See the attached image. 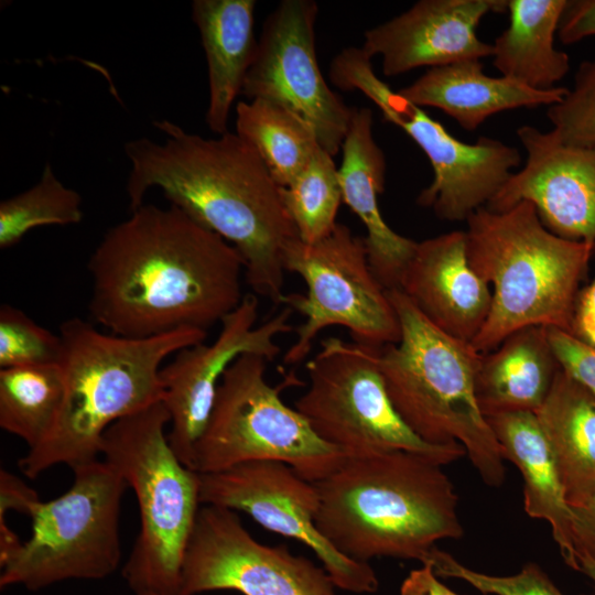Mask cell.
Wrapping results in <instances>:
<instances>
[{
  "label": "cell",
  "instance_id": "cell-1",
  "mask_svg": "<svg viewBox=\"0 0 595 595\" xmlns=\"http://www.w3.org/2000/svg\"><path fill=\"white\" fill-rule=\"evenodd\" d=\"M130 213L87 263L95 322L136 339L207 332L240 304L245 266L234 246L172 204Z\"/></svg>",
  "mask_w": 595,
  "mask_h": 595
},
{
  "label": "cell",
  "instance_id": "cell-2",
  "mask_svg": "<svg viewBox=\"0 0 595 595\" xmlns=\"http://www.w3.org/2000/svg\"><path fill=\"white\" fill-rule=\"evenodd\" d=\"M153 126L163 142L131 140L126 193L129 210L151 188L216 232L244 260L245 278L259 295L281 304L284 250L298 238L275 183L256 150L236 132L204 138L163 119Z\"/></svg>",
  "mask_w": 595,
  "mask_h": 595
},
{
  "label": "cell",
  "instance_id": "cell-3",
  "mask_svg": "<svg viewBox=\"0 0 595 595\" xmlns=\"http://www.w3.org/2000/svg\"><path fill=\"white\" fill-rule=\"evenodd\" d=\"M314 484L318 531L358 562L397 558L422 563L437 541L464 533L458 497L442 465L414 453L346 456Z\"/></svg>",
  "mask_w": 595,
  "mask_h": 595
},
{
  "label": "cell",
  "instance_id": "cell-4",
  "mask_svg": "<svg viewBox=\"0 0 595 595\" xmlns=\"http://www.w3.org/2000/svg\"><path fill=\"white\" fill-rule=\"evenodd\" d=\"M206 335L185 328L136 339L100 332L79 317L64 321L63 403L46 439L20 458L21 472L33 479L57 464L74 468L98 459L110 425L163 400V361Z\"/></svg>",
  "mask_w": 595,
  "mask_h": 595
},
{
  "label": "cell",
  "instance_id": "cell-5",
  "mask_svg": "<svg viewBox=\"0 0 595 595\" xmlns=\"http://www.w3.org/2000/svg\"><path fill=\"white\" fill-rule=\"evenodd\" d=\"M466 221L468 263L491 290L489 314L472 346L490 351L529 326L569 332L595 244L554 235L528 201L504 212L484 206Z\"/></svg>",
  "mask_w": 595,
  "mask_h": 595
},
{
  "label": "cell",
  "instance_id": "cell-6",
  "mask_svg": "<svg viewBox=\"0 0 595 595\" xmlns=\"http://www.w3.org/2000/svg\"><path fill=\"white\" fill-rule=\"evenodd\" d=\"M388 295L400 339L380 349L379 368L396 411L426 443H459L483 482L501 486L504 451L475 394L480 353L435 326L401 290Z\"/></svg>",
  "mask_w": 595,
  "mask_h": 595
},
{
  "label": "cell",
  "instance_id": "cell-7",
  "mask_svg": "<svg viewBox=\"0 0 595 595\" xmlns=\"http://www.w3.org/2000/svg\"><path fill=\"white\" fill-rule=\"evenodd\" d=\"M163 401L118 420L102 435L100 455L137 498L140 531L122 567L134 594L178 595L181 567L198 513V473L172 450Z\"/></svg>",
  "mask_w": 595,
  "mask_h": 595
},
{
  "label": "cell",
  "instance_id": "cell-8",
  "mask_svg": "<svg viewBox=\"0 0 595 595\" xmlns=\"http://www.w3.org/2000/svg\"><path fill=\"white\" fill-rule=\"evenodd\" d=\"M268 360L238 357L225 371L206 428L195 445L193 470L216 473L239 464L274 461L316 483L346 458L322 440L307 420L286 405L282 389L266 378Z\"/></svg>",
  "mask_w": 595,
  "mask_h": 595
},
{
  "label": "cell",
  "instance_id": "cell-9",
  "mask_svg": "<svg viewBox=\"0 0 595 595\" xmlns=\"http://www.w3.org/2000/svg\"><path fill=\"white\" fill-rule=\"evenodd\" d=\"M72 469L67 491L33 507L30 539L1 564V588L37 591L67 580H102L118 569L127 483L104 459Z\"/></svg>",
  "mask_w": 595,
  "mask_h": 595
},
{
  "label": "cell",
  "instance_id": "cell-10",
  "mask_svg": "<svg viewBox=\"0 0 595 595\" xmlns=\"http://www.w3.org/2000/svg\"><path fill=\"white\" fill-rule=\"evenodd\" d=\"M381 348L329 336L306 363L309 386L294 408L346 456L405 451L440 465L466 454L459 443L420 439L396 411L379 368Z\"/></svg>",
  "mask_w": 595,
  "mask_h": 595
},
{
  "label": "cell",
  "instance_id": "cell-11",
  "mask_svg": "<svg viewBox=\"0 0 595 595\" xmlns=\"http://www.w3.org/2000/svg\"><path fill=\"white\" fill-rule=\"evenodd\" d=\"M332 84L359 90L380 110L386 121L401 128L424 152L433 170L432 183L416 202L444 220H467L486 206L521 163L519 151L499 140L480 137L465 143L421 107L392 90L375 73L361 47H346L331 62Z\"/></svg>",
  "mask_w": 595,
  "mask_h": 595
},
{
  "label": "cell",
  "instance_id": "cell-12",
  "mask_svg": "<svg viewBox=\"0 0 595 595\" xmlns=\"http://www.w3.org/2000/svg\"><path fill=\"white\" fill-rule=\"evenodd\" d=\"M284 270L298 274L306 293H288L281 304L304 317L283 361L295 365L310 354L326 327L343 326L354 342L382 348L400 339V323L388 290L374 273L364 237L344 224L315 244L299 237L284 250Z\"/></svg>",
  "mask_w": 595,
  "mask_h": 595
},
{
  "label": "cell",
  "instance_id": "cell-13",
  "mask_svg": "<svg viewBox=\"0 0 595 595\" xmlns=\"http://www.w3.org/2000/svg\"><path fill=\"white\" fill-rule=\"evenodd\" d=\"M323 567L284 544L258 542L230 509L199 508L184 553L178 595L236 591L242 595H337Z\"/></svg>",
  "mask_w": 595,
  "mask_h": 595
},
{
  "label": "cell",
  "instance_id": "cell-14",
  "mask_svg": "<svg viewBox=\"0 0 595 595\" xmlns=\"http://www.w3.org/2000/svg\"><path fill=\"white\" fill-rule=\"evenodd\" d=\"M312 0H283L267 17L241 95L292 111L315 132L320 145L336 155L353 115L323 77L316 56Z\"/></svg>",
  "mask_w": 595,
  "mask_h": 595
},
{
  "label": "cell",
  "instance_id": "cell-15",
  "mask_svg": "<svg viewBox=\"0 0 595 595\" xmlns=\"http://www.w3.org/2000/svg\"><path fill=\"white\" fill-rule=\"evenodd\" d=\"M198 484L201 504L244 511L264 529L307 545L337 588L355 594L378 591L375 570L342 554L318 531L317 488L291 466L274 461L248 462L216 473H198Z\"/></svg>",
  "mask_w": 595,
  "mask_h": 595
},
{
  "label": "cell",
  "instance_id": "cell-16",
  "mask_svg": "<svg viewBox=\"0 0 595 595\" xmlns=\"http://www.w3.org/2000/svg\"><path fill=\"white\" fill-rule=\"evenodd\" d=\"M258 307V298L245 294L220 322L214 342L187 346L161 368L162 401L170 414L167 440L178 459L192 470L195 445L209 420L225 371L247 354L273 360L281 351L277 337L293 329L290 307L256 325Z\"/></svg>",
  "mask_w": 595,
  "mask_h": 595
},
{
  "label": "cell",
  "instance_id": "cell-17",
  "mask_svg": "<svg viewBox=\"0 0 595 595\" xmlns=\"http://www.w3.org/2000/svg\"><path fill=\"white\" fill-rule=\"evenodd\" d=\"M517 136L527 161L486 207L504 212L528 201L554 235L595 244V148L565 143L532 126L518 128Z\"/></svg>",
  "mask_w": 595,
  "mask_h": 595
},
{
  "label": "cell",
  "instance_id": "cell-18",
  "mask_svg": "<svg viewBox=\"0 0 595 595\" xmlns=\"http://www.w3.org/2000/svg\"><path fill=\"white\" fill-rule=\"evenodd\" d=\"M489 12H507V0H421L409 10L365 31L363 51L381 57L386 76L493 55L477 36Z\"/></svg>",
  "mask_w": 595,
  "mask_h": 595
},
{
  "label": "cell",
  "instance_id": "cell-19",
  "mask_svg": "<svg viewBox=\"0 0 595 595\" xmlns=\"http://www.w3.org/2000/svg\"><path fill=\"white\" fill-rule=\"evenodd\" d=\"M398 289L435 326L470 344L491 306L490 286L470 268L462 230L418 241Z\"/></svg>",
  "mask_w": 595,
  "mask_h": 595
},
{
  "label": "cell",
  "instance_id": "cell-20",
  "mask_svg": "<svg viewBox=\"0 0 595 595\" xmlns=\"http://www.w3.org/2000/svg\"><path fill=\"white\" fill-rule=\"evenodd\" d=\"M338 169L343 203L361 220L370 267L386 290L398 289L418 241L399 235L383 220L378 195L386 184V158L372 136V112L353 107V115L342 145Z\"/></svg>",
  "mask_w": 595,
  "mask_h": 595
},
{
  "label": "cell",
  "instance_id": "cell-21",
  "mask_svg": "<svg viewBox=\"0 0 595 595\" xmlns=\"http://www.w3.org/2000/svg\"><path fill=\"white\" fill-rule=\"evenodd\" d=\"M558 86L537 90L505 76L484 73L479 60L429 68L399 93L419 107H435L463 129L476 130L491 115L520 107L552 106L566 94Z\"/></svg>",
  "mask_w": 595,
  "mask_h": 595
},
{
  "label": "cell",
  "instance_id": "cell-22",
  "mask_svg": "<svg viewBox=\"0 0 595 595\" xmlns=\"http://www.w3.org/2000/svg\"><path fill=\"white\" fill-rule=\"evenodd\" d=\"M255 0H194L192 19L201 35L208 74L205 121L228 132L229 113L255 58Z\"/></svg>",
  "mask_w": 595,
  "mask_h": 595
},
{
  "label": "cell",
  "instance_id": "cell-23",
  "mask_svg": "<svg viewBox=\"0 0 595 595\" xmlns=\"http://www.w3.org/2000/svg\"><path fill=\"white\" fill-rule=\"evenodd\" d=\"M504 457L522 474L524 511L549 522L552 537L566 565L577 571V554L573 543V511L567 504L558 466L532 411H513L486 416Z\"/></svg>",
  "mask_w": 595,
  "mask_h": 595
},
{
  "label": "cell",
  "instance_id": "cell-24",
  "mask_svg": "<svg viewBox=\"0 0 595 595\" xmlns=\"http://www.w3.org/2000/svg\"><path fill=\"white\" fill-rule=\"evenodd\" d=\"M560 369L548 327L529 326L510 334L495 349L480 353L475 394L483 414L536 412Z\"/></svg>",
  "mask_w": 595,
  "mask_h": 595
},
{
  "label": "cell",
  "instance_id": "cell-25",
  "mask_svg": "<svg viewBox=\"0 0 595 595\" xmlns=\"http://www.w3.org/2000/svg\"><path fill=\"white\" fill-rule=\"evenodd\" d=\"M534 413L553 453L567 504L584 505L595 495V396L561 368Z\"/></svg>",
  "mask_w": 595,
  "mask_h": 595
},
{
  "label": "cell",
  "instance_id": "cell-26",
  "mask_svg": "<svg viewBox=\"0 0 595 595\" xmlns=\"http://www.w3.org/2000/svg\"><path fill=\"white\" fill-rule=\"evenodd\" d=\"M567 0H507L508 28L493 44L501 76L537 90H550L570 69L569 55L554 46Z\"/></svg>",
  "mask_w": 595,
  "mask_h": 595
},
{
  "label": "cell",
  "instance_id": "cell-27",
  "mask_svg": "<svg viewBox=\"0 0 595 595\" xmlns=\"http://www.w3.org/2000/svg\"><path fill=\"white\" fill-rule=\"evenodd\" d=\"M236 133L263 161L275 183L288 186L321 147L314 130L284 107L262 99L236 105Z\"/></svg>",
  "mask_w": 595,
  "mask_h": 595
},
{
  "label": "cell",
  "instance_id": "cell-28",
  "mask_svg": "<svg viewBox=\"0 0 595 595\" xmlns=\"http://www.w3.org/2000/svg\"><path fill=\"white\" fill-rule=\"evenodd\" d=\"M60 363L0 368V426L36 447L54 426L64 399Z\"/></svg>",
  "mask_w": 595,
  "mask_h": 595
},
{
  "label": "cell",
  "instance_id": "cell-29",
  "mask_svg": "<svg viewBox=\"0 0 595 595\" xmlns=\"http://www.w3.org/2000/svg\"><path fill=\"white\" fill-rule=\"evenodd\" d=\"M284 206L305 244L325 238L337 224L343 203L338 169L333 156L320 147L300 174L281 186Z\"/></svg>",
  "mask_w": 595,
  "mask_h": 595
},
{
  "label": "cell",
  "instance_id": "cell-30",
  "mask_svg": "<svg viewBox=\"0 0 595 595\" xmlns=\"http://www.w3.org/2000/svg\"><path fill=\"white\" fill-rule=\"evenodd\" d=\"M83 219L82 196L65 186L46 163L39 182L0 203V248L8 249L41 226H69Z\"/></svg>",
  "mask_w": 595,
  "mask_h": 595
},
{
  "label": "cell",
  "instance_id": "cell-31",
  "mask_svg": "<svg viewBox=\"0 0 595 595\" xmlns=\"http://www.w3.org/2000/svg\"><path fill=\"white\" fill-rule=\"evenodd\" d=\"M63 345L55 335L22 310L0 307V368L60 363Z\"/></svg>",
  "mask_w": 595,
  "mask_h": 595
},
{
  "label": "cell",
  "instance_id": "cell-32",
  "mask_svg": "<svg viewBox=\"0 0 595 595\" xmlns=\"http://www.w3.org/2000/svg\"><path fill=\"white\" fill-rule=\"evenodd\" d=\"M424 563L432 565L437 576L462 580L485 595H564L534 562L526 563L512 575H489L463 565L450 553L434 547Z\"/></svg>",
  "mask_w": 595,
  "mask_h": 595
},
{
  "label": "cell",
  "instance_id": "cell-33",
  "mask_svg": "<svg viewBox=\"0 0 595 595\" xmlns=\"http://www.w3.org/2000/svg\"><path fill=\"white\" fill-rule=\"evenodd\" d=\"M547 116L561 141L595 148V58L580 65L573 88Z\"/></svg>",
  "mask_w": 595,
  "mask_h": 595
},
{
  "label": "cell",
  "instance_id": "cell-34",
  "mask_svg": "<svg viewBox=\"0 0 595 595\" xmlns=\"http://www.w3.org/2000/svg\"><path fill=\"white\" fill-rule=\"evenodd\" d=\"M40 501L34 489L19 477L1 468L0 470V564L4 563L21 545V540L8 526L6 519L10 510L30 517Z\"/></svg>",
  "mask_w": 595,
  "mask_h": 595
},
{
  "label": "cell",
  "instance_id": "cell-35",
  "mask_svg": "<svg viewBox=\"0 0 595 595\" xmlns=\"http://www.w3.org/2000/svg\"><path fill=\"white\" fill-rule=\"evenodd\" d=\"M548 335L561 368L595 396V347L563 329L548 327Z\"/></svg>",
  "mask_w": 595,
  "mask_h": 595
},
{
  "label": "cell",
  "instance_id": "cell-36",
  "mask_svg": "<svg viewBox=\"0 0 595 595\" xmlns=\"http://www.w3.org/2000/svg\"><path fill=\"white\" fill-rule=\"evenodd\" d=\"M558 33L564 44L595 35V0H567Z\"/></svg>",
  "mask_w": 595,
  "mask_h": 595
},
{
  "label": "cell",
  "instance_id": "cell-37",
  "mask_svg": "<svg viewBox=\"0 0 595 595\" xmlns=\"http://www.w3.org/2000/svg\"><path fill=\"white\" fill-rule=\"evenodd\" d=\"M569 333L595 347V275L576 296Z\"/></svg>",
  "mask_w": 595,
  "mask_h": 595
},
{
  "label": "cell",
  "instance_id": "cell-38",
  "mask_svg": "<svg viewBox=\"0 0 595 595\" xmlns=\"http://www.w3.org/2000/svg\"><path fill=\"white\" fill-rule=\"evenodd\" d=\"M573 511L572 533L576 554L595 560V495Z\"/></svg>",
  "mask_w": 595,
  "mask_h": 595
},
{
  "label": "cell",
  "instance_id": "cell-39",
  "mask_svg": "<svg viewBox=\"0 0 595 595\" xmlns=\"http://www.w3.org/2000/svg\"><path fill=\"white\" fill-rule=\"evenodd\" d=\"M400 595H459L437 578L432 565L424 563L410 571L400 587Z\"/></svg>",
  "mask_w": 595,
  "mask_h": 595
},
{
  "label": "cell",
  "instance_id": "cell-40",
  "mask_svg": "<svg viewBox=\"0 0 595 595\" xmlns=\"http://www.w3.org/2000/svg\"><path fill=\"white\" fill-rule=\"evenodd\" d=\"M577 572L583 573L586 575L593 583L595 587V560L578 554L577 555Z\"/></svg>",
  "mask_w": 595,
  "mask_h": 595
},
{
  "label": "cell",
  "instance_id": "cell-41",
  "mask_svg": "<svg viewBox=\"0 0 595 595\" xmlns=\"http://www.w3.org/2000/svg\"><path fill=\"white\" fill-rule=\"evenodd\" d=\"M137 595H159V594H154V593H141V594H137Z\"/></svg>",
  "mask_w": 595,
  "mask_h": 595
}]
</instances>
